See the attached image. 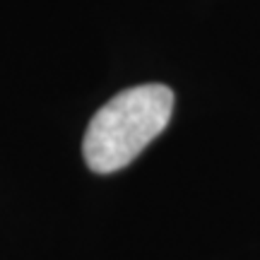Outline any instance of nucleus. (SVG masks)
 <instances>
[{"mask_svg":"<svg viewBox=\"0 0 260 260\" xmlns=\"http://www.w3.org/2000/svg\"><path fill=\"white\" fill-rule=\"evenodd\" d=\"M174 92L164 84H140L116 94L89 121L82 154L96 174H113L128 167L169 125Z\"/></svg>","mask_w":260,"mask_h":260,"instance_id":"obj_1","label":"nucleus"}]
</instances>
